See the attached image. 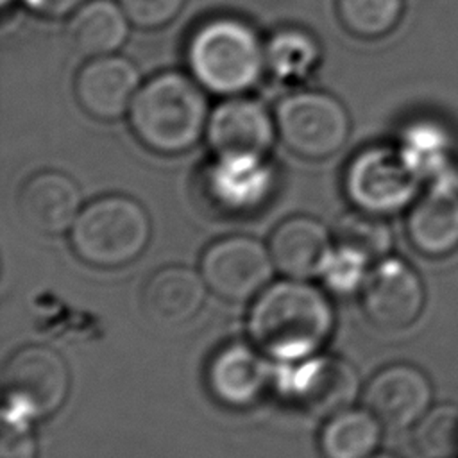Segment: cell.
<instances>
[{
    "label": "cell",
    "instance_id": "cell-1",
    "mask_svg": "<svg viewBox=\"0 0 458 458\" xmlns=\"http://www.w3.org/2000/svg\"><path fill=\"white\" fill-rule=\"evenodd\" d=\"M335 315L329 299L301 281H279L256 299L249 313L254 345L277 360H302L329 338Z\"/></svg>",
    "mask_w": 458,
    "mask_h": 458
},
{
    "label": "cell",
    "instance_id": "cell-2",
    "mask_svg": "<svg viewBox=\"0 0 458 458\" xmlns=\"http://www.w3.org/2000/svg\"><path fill=\"white\" fill-rule=\"evenodd\" d=\"M208 120L204 88L181 72H163L145 81L129 109L136 138L159 154L190 150L206 134Z\"/></svg>",
    "mask_w": 458,
    "mask_h": 458
},
{
    "label": "cell",
    "instance_id": "cell-3",
    "mask_svg": "<svg viewBox=\"0 0 458 458\" xmlns=\"http://www.w3.org/2000/svg\"><path fill=\"white\" fill-rule=\"evenodd\" d=\"M186 59L191 77L222 97L243 95L267 68L265 45L256 30L229 16L204 21L188 41Z\"/></svg>",
    "mask_w": 458,
    "mask_h": 458
},
{
    "label": "cell",
    "instance_id": "cell-4",
    "mask_svg": "<svg viewBox=\"0 0 458 458\" xmlns=\"http://www.w3.org/2000/svg\"><path fill=\"white\" fill-rule=\"evenodd\" d=\"M150 240V218L145 208L127 195H104L89 202L72 227L75 254L100 268H116L134 261Z\"/></svg>",
    "mask_w": 458,
    "mask_h": 458
},
{
    "label": "cell",
    "instance_id": "cell-5",
    "mask_svg": "<svg viewBox=\"0 0 458 458\" xmlns=\"http://www.w3.org/2000/svg\"><path fill=\"white\" fill-rule=\"evenodd\" d=\"M274 118L283 143L306 159L333 156L345 145L351 131L345 106L326 91H297L284 97Z\"/></svg>",
    "mask_w": 458,
    "mask_h": 458
},
{
    "label": "cell",
    "instance_id": "cell-6",
    "mask_svg": "<svg viewBox=\"0 0 458 458\" xmlns=\"http://www.w3.org/2000/svg\"><path fill=\"white\" fill-rule=\"evenodd\" d=\"M420 184L397 147H369L352 157L345 172V191L356 208L379 216L411 206Z\"/></svg>",
    "mask_w": 458,
    "mask_h": 458
},
{
    "label": "cell",
    "instance_id": "cell-7",
    "mask_svg": "<svg viewBox=\"0 0 458 458\" xmlns=\"http://www.w3.org/2000/svg\"><path fill=\"white\" fill-rule=\"evenodd\" d=\"M7 406L29 419L57 411L70 392V370L63 356L47 345L16 351L2 374Z\"/></svg>",
    "mask_w": 458,
    "mask_h": 458
},
{
    "label": "cell",
    "instance_id": "cell-8",
    "mask_svg": "<svg viewBox=\"0 0 458 458\" xmlns=\"http://www.w3.org/2000/svg\"><path fill=\"white\" fill-rule=\"evenodd\" d=\"M426 302L424 283L404 259L385 256L370 270L361 286V308L367 318L388 331L411 326Z\"/></svg>",
    "mask_w": 458,
    "mask_h": 458
},
{
    "label": "cell",
    "instance_id": "cell-9",
    "mask_svg": "<svg viewBox=\"0 0 458 458\" xmlns=\"http://www.w3.org/2000/svg\"><path fill=\"white\" fill-rule=\"evenodd\" d=\"M272 268V254L250 236L216 240L206 249L200 263L206 284L227 301L254 297L270 281Z\"/></svg>",
    "mask_w": 458,
    "mask_h": 458
},
{
    "label": "cell",
    "instance_id": "cell-10",
    "mask_svg": "<svg viewBox=\"0 0 458 458\" xmlns=\"http://www.w3.org/2000/svg\"><path fill=\"white\" fill-rule=\"evenodd\" d=\"M276 134V118L268 109L243 95L222 100L209 113L206 127V140L215 156L265 157Z\"/></svg>",
    "mask_w": 458,
    "mask_h": 458
},
{
    "label": "cell",
    "instance_id": "cell-11",
    "mask_svg": "<svg viewBox=\"0 0 458 458\" xmlns=\"http://www.w3.org/2000/svg\"><path fill=\"white\" fill-rule=\"evenodd\" d=\"M433 386L415 365L394 363L372 376L363 390L365 408L390 429L413 428L431 408Z\"/></svg>",
    "mask_w": 458,
    "mask_h": 458
},
{
    "label": "cell",
    "instance_id": "cell-12",
    "mask_svg": "<svg viewBox=\"0 0 458 458\" xmlns=\"http://www.w3.org/2000/svg\"><path fill=\"white\" fill-rule=\"evenodd\" d=\"M360 390L354 367L336 356H317L288 376L286 392L295 404L313 417H333L352 406Z\"/></svg>",
    "mask_w": 458,
    "mask_h": 458
},
{
    "label": "cell",
    "instance_id": "cell-13",
    "mask_svg": "<svg viewBox=\"0 0 458 458\" xmlns=\"http://www.w3.org/2000/svg\"><path fill=\"white\" fill-rule=\"evenodd\" d=\"M274 172L265 157L216 156L204 172V193L227 215L256 211L270 195Z\"/></svg>",
    "mask_w": 458,
    "mask_h": 458
},
{
    "label": "cell",
    "instance_id": "cell-14",
    "mask_svg": "<svg viewBox=\"0 0 458 458\" xmlns=\"http://www.w3.org/2000/svg\"><path fill=\"white\" fill-rule=\"evenodd\" d=\"M136 64L118 54L89 59L75 79V97L93 118L116 120L131 109L141 86Z\"/></svg>",
    "mask_w": 458,
    "mask_h": 458
},
{
    "label": "cell",
    "instance_id": "cell-15",
    "mask_svg": "<svg viewBox=\"0 0 458 458\" xmlns=\"http://www.w3.org/2000/svg\"><path fill=\"white\" fill-rule=\"evenodd\" d=\"M270 379V365L254 347L242 342L218 349L206 369L211 395L229 408H247L258 403Z\"/></svg>",
    "mask_w": 458,
    "mask_h": 458
},
{
    "label": "cell",
    "instance_id": "cell-16",
    "mask_svg": "<svg viewBox=\"0 0 458 458\" xmlns=\"http://www.w3.org/2000/svg\"><path fill=\"white\" fill-rule=\"evenodd\" d=\"M411 247L428 258H445L458 249V181L428 184L406 216Z\"/></svg>",
    "mask_w": 458,
    "mask_h": 458
},
{
    "label": "cell",
    "instance_id": "cell-17",
    "mask_svg": "<svg viewBox=\"0 0 458 458\" xmlns=\"http://www.w3.org/2000/svg\"><path fill=\"white\" fill-rule=\"evenodd\" d=\"M16 204L25 225L43 234H59L75 224L81 191L66 174L43 170L23 182Z\"/></svg>",
    "mask_w": 458,
    "mask_h": 458
},
{
    "label": "cell",
    "instance_id": "cell-18",
    "mask_svg": "<svg viewBox=\"0 0 458 458\" xmlns=\"http://www.w3.org/2000/svg\"><path fill=\"white\" fill-rule=\"evenodd\" d=\"M204 299V277L190 267L170 265L148 277L141 304L152 322L159 326H181L199 313Z\"/></svg>",
    "mask_w": 458,
    "mask_h": 458
},
{
    "label": "cell",
    "instance_id": "cell-19",
    "mask_svg": "<svg viewBox=\"0 0 458 458\" xmlns=\"http://www.w3.org/2000/svg\"><path fill=\"white\" fill-rule=\"evenodd\" d=\"M329 252L331 242L327 229L310 216L286 218L270 236L274 265L293 279L320 272Z\"/></svg>",
    "mask_w": 458,
    "mask_h": 458
},
{
    "label": "cell",
    "instance_id": "cell-20",
    "mask_svg": "<svg viewBox=\"0 0 458 458\" xmlns=\"http://www.w3.org/2000/svg\"><path fill=\"white\" fill-rule=\"evenodd\" d=\"M397 150L420 182L458 181L454 143L449 131L438 122L415 120L408 123L399 136Z\"/></svg>",
    "mask_w": 458,
    "mask_h": 458
},
{
    "label": "cell",
    "instance_id": "cell-21",
    "mask_svg": "<svg viewBox=\"0 0 458 458\" xmlns=\"http://www.w3.org/2000/svg\"><path fill=\"white\" fill-rule=\"evenodd\" d=\"M131 20L120 2L88 0L68 21L72 48L88 59L116 54L129 38Z\"/></svg>",
    "mask_w": 458,
    "mask_h": 458
},
{
    "label": "cell",
    "instance_id": "cell-22",
    "mask_svg": "<svg viewBox=\"0 0 458 458\" xmlns=\"http://www.w3.org/2000/svg\"><path fill=\"white\" fill-rule=\"evenodd\" d=\"M381 426L367 408L338 411L320 431V451L324 458H369L379 444Z\"/></svg>",
    "mask_w": 458,
    "mask_h": 458
},
{
    "label": "cell",
    "instance_id": "cell-23",
    "mask_svg": "<svg viewBox=\"0 0 458 458\" xmlns=\"http://www.w3.org/2000/svg\"><path fill=\"white\" fill-rule=\"evenodd\" d=\"M318 57L317 39L297 27L279 29L265 43V66L279 81L306 79L315 70Z\"/></svg>",
    "mask_w": 458,
    "mask_h": 458
},
{
    "label": "cell",
    "instance_id": "cell-24",
    "mask_svg": "<svg viewBox=\"0 0 458 458\" xmlns=\"http://www.w3.org/2000/svg\"><path fill=\"white\" fill-rule=\"evenodd\" d=\"M333 240L336 247L352 250L372 261L388 256L392 231L383 216L356 209L344 213L335 222Z\"/></svg>",
    "mask_w": 458,
    "mask_h": 458
},
{
    "label": "cell",
    "instance_id": "cell-25",
    "mask_svg": "<svg viewBox=\"0 0 458 458\" xmlns=\"http://www.w3.org/2000/svg\"><path fill=\"white\" fill-rule=\"evenodd\" d=\"M413 447L422 458H456L458 404L431 406L413 426Z\"/></svg>",
    "mask_w": 458,
    "mask_h": 458
},
{
    "label": "cell",
    "instance_id": "cell-26",
    "mask_svg": "<svg viewBox=\"0 0 458 458\" xmlns=\"http://www.w3.org/2000/svg\"><path fill=\"white\" fill-rule=\"evenodd\" d=\"M342 25L360 38H379L390 32L403 13V0H338Z\"/></svg>",
    "mask_w": 458,
    "mask_h": 458
},
{
    "label": "cell",
    "instance_id": "cell-27",
    "mask_svg": "<svg viewBox=\"0 0 458 458\" xmlns=\"http://www.w3.org/2000/svg\"><path fill=\"white\" fill-rule=\"evenodd\" d=\"M369 263L370 259L352 250L336 247V250H331L326 258L320 272L333 290L340 293H349L356 288L361 290L369 276Z\"/></svg>",
    "mask_w": 458,
    "mask_h": 458
},
{
    "label": "cell",
    "instance_id": "cell-28",
    "mask_svg": "<svg viewBox=\"0 0 458 458\" xmlns=\"http://www.w3.org/2000/svg\"><path fill=\"white\" fill-rule=\"evenodd\" d=\"M29 417L5 406L2 413L0 458H36V438Z\"/></svg>",
    "mask_w": 458,
    "mask_h": 458
},
{
    "label": "cell",
    "instance_id": "cell-29",
    "mask_svg": "<svg viewBox=\"0 0 458 458\" xmlns=\"http://www.w3.org/2000/svg\"><path fill=\"white\" fill-rule=\"evenodd\" d=\"M131 23L141 29H159L170 23L186 0H118Z\"/></svg>",
    "mask_w": 458,
    "mask_h": 458
},
{
    "label": "cell",
    "instance_id": "cell-30",
    "mask_svg": "<svg viewBox=\"0 0 458 458\" xmlns=\"http://www.w3.org/2000/svg\"><path fill=\"white\" fill-rule=\"evenodd\" d=\"M32 13L47 18H63L73 14L88 0H21Z\"/></svg>",
    "mask_w": 458,
    "mask_h": 458
},
{
    "label": "cell",
    "instance_id": "cell-31",
    "mask_svg": "<svg viewBox=\"0 0 458 458\" xmlns=\"http://www.w3.org/2000/svg\"><path fill=\"white\" fill-rule=\"evenodd\" d=\"M369 458H399V456H395V454H372V456H369Z\"/></svg>",
    "mask_w": 458,
    "mask_h": 458
},
{
    "label": "cell",
    "instance_id": "cell-32",
    "mask_svg": "<svg viewBox=\"0 0 458 458\" xmlns=\"http://www.w3.org/2000/svg\"><path fill=\"white\" fill-rule=\"evenodd\" d=\"M13 0H0V4H2V7H7L9 4H11Z\"/></svg>",
    "mask_w": 458,
    "mask_h": 458
}]
</instances>
